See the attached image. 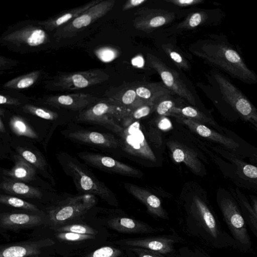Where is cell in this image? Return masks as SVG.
I'll list each match as a JSON object with an SVG mask.
<instances>
[{
	"label": "cell",
	"mask_w": 257,
	"mask_h": 257,
	"mask_svg": "<svg viewBox=\"0 0 257 257\" xmlns=\"http://www.w3.org/2000/svg\"><path fill=\"white\" fill-rule=\"evenodd\" d=\"M201 44L196 53L208 64L245 84H257L256 74L223 33L212 34Z\"/></svg>",
	"instance_id": "obj_1"
},
{
	"label": "cell",
	"mask_w": 257,
	"mask_h": 257,
	"mask_svg": "<svg viewBox=\"0 0 257 257\" xmlns=\"http://www.w3.org/2000/svg\"><path fill=\"white\" fill-rule=\"evenodd\" d=\"M210 94L224 117L241 118L257 131V108L243 92L223 73L213 69L209 73Z\"/></svg>",
	"instance_id": "obj_2"
},
{
	"label": "cell",
	"mask_w": 257,
	"mask_h": 257,
	"mask_svg": "<svg viewBox=\"0 0 257 257\" xmlns=\"http://www.w3.org/2000/svg\"><path fill=\"white\" fill-rule=\"evenodd\" d=\"M248 148V147H247ZM243 147L237 153L218 149L223 159L218 164L223 174L237 185L257 190V149Z\"/></svg>",
	"instance_id": "obj_3"
},
{
	"label": "cell",
	"mask_w": 257,
	"mask_h": 257,
	"mask_svg": "<svg viewBox=\"0 0 257 257\" xmlns=\"http://www.w3.org/2000/svg\"><path fill=\"white\" fill-rule=\"evenodd\" d=\"M56 158L64 173L72 178L76 188L81 195L98 196L109 203L113 202L112 192L85 164L63 152L57 154Z\"/></svg>",
	"instance_id": "obj_4"
},
{
	"label": "cell",
	"mask_w": 257,
	"mask_h": 257,
	"mask_svg": "<svg viewBox=\"0 0 257 257\" xmlns=\"http://www.w3.org/2000/svg\"><path fill=\"white\" fill-rule=\"evenodd\" d=\"M217 201L224 221L236 242L238 249L248 251L251 248V241L247 224L235 198L223 189L217 195Z\"/></svg>",
	"instance_id": "obj_5"
},
{
	"label": "cell",
	"mask_w": 257,
	"mask_h": 257,
	"mask_svg": "<svg viewBox=\"0 0 257 257\" xmlns=\"http://www.w3.org/2000/svg\"><path fill=\"white\" fill-rule=\"evenodd\" d=\"M131 111L110 101H101L80 111L77 120L79 122L104 126L118 135L123 128L118 125L113 118L124 119Z\"/></svg>",
	"instance_id": "obj_6"
},
{
	"label": "cell",
	"mask_w": 257,
	"mask_h": 257,
	"mask_svg": "<svg viewBox=\"0 0 257 257\" xmlns=\"http://www.w3.org/2000/svg\"><path fill=\"white\" fill-rule=\"evenodd\" d=\"M95 203L96 197L92 195L83 194L69 197L50 209V219L54 224L63 223L85 214Z\"/></svg>",
	"instance_id": "obj_7"
},
{
	"label": "cell",
	"mask_w": 257,
	"mask_h": 257,
	"mask_svg": "<svg viewBox=\"0 0 257 257\" xmlns=\"http://www.w3.org/2000/svg\"><path fill=\"white\" fill-rule=\"evenodd\" d=\"M114 0L101 1L82 13L74 20L56 30V38L71 37L104 16L114 5Z\"/></svg>",
	"instance_id": "obj_8"
},
{
	"label": "cell",
	"mask_w": 257,
	"mask_h": 257,
	"mask_svg": "<svg viewBox=\"0 0 257 257\" xmlns=\"http://www.w3.org/2000/svg\"><path fill=\"white\" fill-rule=\"evenodd\" d=\"M122 139L123 149L127 153L152 162L157 160L140 128L138 121H135L118 135Z\"/></svg>",
	"instance_id": "obj_9"
},
{
	"label": "cell",
	"mask_w": 257,
	"mask_h": 257,
	"mask_svg": "<svg viewBox=\"0 0 257 257\" xmlns=\"http://www.w3.org/2000/svg\"><path fill=\"white\" fill-rule=\"evenodd\" d=\"M109 76L100 69L72 72L57 76L54 85L64 90H76L100 84Z\"/></svg>",
	"instance_id": "obj_10"
},
{
	"label": "cell",
	"mask_w": 257,
	"mask_h": 257,
	"mask_svg": "<svg viewBox=\"0 0 257 257\" xmlns=\"http://www.w3.org/2000/svg\"><path fill=\"white\" fill-rule=\"evenodd\" d=\"M77 156L85 164L100 170L130 176H139L140 170L101 154L83 151Z\"/></svg>",
	"instance_id": "obj_11"
},
{
	"label": "cell",
	"mask_w": 257,
	"mask_h": 257,
	"mask_svg": "<svg viewBox=\"0 0 257 257\" xmlns=\"http://www.w3.org/2000/svg\"><path fill=\"white\" fill-rule=\"evenodd\" d=\"M147 59L148 64L158 72L168 89L186 99L192 104L195 105L194 96L179 77L176 72L166 66L161 60L151 54H148Z\"/></svg>",
	"instance_id": "obj_12"
},
{
	"label": "cell",
	"mask_w": 257,
	"mask_h": 257,
	"mask_svg": "<svg viewBox=\"0 0 257 257\" xmlns=\"http://www.w3.org/2000/svg\"><path fill=\"white\" fill-rule=\"evenodd\" d=\"M64 134L73 142L93 148L115 149L120 145L117 139L107 133L80 129L65 131Z\"/></svg>",
	"instance_id": "obj_13"
},
{
	"label": "cell",
	"mask_w": 257,
	"mask_h": 257,
	"mask_svg": "<svg viewBox=\"0 0 257 257\" xmlns=\"http://www.w3.org/2000/svg\"><path fill=\"white\" fill-rule=\"evenodd\" d=\"M176 118L179 122L185 124L200 136L220 145L224 149L235 153H239L243 148L239 143L233 139L229 138L227 135H223L217 131L210 128L199 121L181 116L176 117Z\"/></svg>",
	"instance_id": "obj_14"
},
{
	"label": "cell",
	"mask_w": 257,
	"mask_h": 257,
	"mask_svg": "<svg viewBox=\"0 0 257 257\" xmlns=\"http://www.w3.org/2000/svg\"><path fill=\"white\" fill-rule=\"evenodd\" d=\"M176 236H158L139 238H126L117 241L124 247H136L155 251L164 255L173 253L174 243L178 241Z\"/></svg>",
	"instance_id": "obj_15"
},
{
	"label": "cell",
	"mask_w": 257,
	"mask_h": 257,
	"mask_svg": "<svg viewBox=\"0 0 257 257\" xmlns=\"http://www.w3.org/2000/svg\"><path fill=\"white\" fill-rule=\"evenodd\" d=\"M3 40L15 45L37 47L48 42L46 32L41 28L29 25L15 30L3 37Z\"/></svg>",
	"instance_id": "obj_16"
},
{
	"label": "cell",
	"mask_w": 257,
	"mask_h": 257,
	"mask_svg": "<svg viewBox=\"0 0 257 257\" xmlns=\"http://www.w3.org/2000/svg\"><path fill=\"white\" fill-rule=\"evenodd\" d=\"M97 100V97L90 94L78 93L50 96L46 99L45 103L57 108L81 111Z\"/></svg>",
	"instance_id": "obj_17"
},
{
	"label": "cell",
	"mask_w": 257,
	"mask_h": 257,
	"mask_svg": "<svg viewBox=\"0 0 257 257\" xmlns=\"http://www.w3.org/2000/svg\"><path fill=\"white\" fill-rule=\"evenodd\" d=\"M55 242L50 238L24 241L2 245L0 257H29L38 255L43 248L51 246Z\"/></svg>",
	"instance_id": "obj_18"
},
{
	"label": "cell",
	"mask_w": 257,
	"mask_h": 257,
	"mask_svg": "<svg viewBox=\"0 0 257 257\" xmlns=\"http://www.w3.org/2000/svg\"><path fill=\"white\" fill-rule=\"evenodd\" d=\"M42 223L37 215L4 212L0 214V227L7 230H19L33 227Z\"/></svg>",
	"instance_id": "obj_19"
},
{
	"label": "cell",
	"mask_w": 257,
	"mask_h": 257,
	"mask_svg": "<svg viewBox=\"0 0 257 257\" xmlns=\"http://www.w3.org/2000/svg\"><path fill=\"white\" fill-rule=\"evenodd\" d=\"M128 191L146 206L148 211L153 215L163 219H168L162 207L160 199L148 190L132 184L125 183Z\"/></svg>",
	"instance_id": "obj_20"
},
{
	"label": "cell",
	"mask_w": 257,
	"mask_h": 257,
	"mask_svg": "<svg viewBox=\"0 0 257 257\" xmlns=\"http://www.w3.org/2000/svg\"><path fill=\"white\" fill-rule=\"evenodd\" d=\"M102 0H94L82 6L68 10L48 19L40 21L38 23L45 30L53 31L77 18L85 11L100 2Z\"/></svg>",
	"instance_id": "obj_21"
},
{
	"label": "cell",
	"mask_w": 257,
	"mask_h": 257,
	"mask_svg": "<svg viewBox=\"0 0 257 257\" xmlns=\"http://www.w3.org/2000/svg\"><path fill=\"white\" fill-rule=\"evenodd\" d=\"M173 160L177 163H184L192 171L198 173L202 170L201 163L197 154L187 147L179 143L169 141L167 143Z\"/></svg>",
	"instance_id": "obj_22"
},
{
	"label": "cell",
	"mask_w": 257,
	"mask_h": 257,
	"mask_svg": "<svg viewBox=\"0 0 257 257\" xmlns=\"http://www.w3.org/2000/svg\"><path fill=\"white\" fill-rule=\"evenodd\" d=\"M0 188L7 194L27 198L41 199L43 195L37 188L5 176H2Z\"/></svg>",
	"instance_id": "obj_23"
},
{
	"label": "cell",
	"mask_w": 257,
	"mask_h": 257,
	"mask_svg": "<svg viewBox=\"0 0 257 257\" xmlns=\"http://www.w3.org/2000/svg\"><path fill=\"white\" fill-rule=\"evenodd\" d=\"M111 228L124 233H149L158 230L145 223L127 217H117L107 221Z\"/></svg>",
	"instance_id": "obj_24"
},
{
	"label": "cell",
	"mask_w": 257,
	"mask_h": 257,
	"mask_svg": "<svg viewBox=\"0 0 257 257\" xmlns=\"http://www.w3.org/2000/svg\"><path fill=\"white\" fill-rule=\"evenodd\" d=\"M14 159L15 164L13 168L3 169L4 176L23 182L33 181L35 178L37 169L19 154L15 155Z\"/></svg>",
	"instance_id": "obj_25"
},
{
	"label": "cell",
	"mask_w": 257,
	"mask_h": 257,
	"mask_svg": "<svg viewBox=\"0 0 257 257\" xmlns=\"http://www.w3.org/2000/svg\"><path fill=\"white\" fill-rule=\"evenodd\" d=\"M170 115H173L176 117L181 116L196 120L205 125L207 124L213 127L216 131L223 135H227V133L229 132L225 128L219 125L212 117L192 106L182 108L175 106L171 112Z\"/></svg>",
	"instance_id": "obj_26"
},
{
	"label": "cell",
	"mask_w": 257,
	"mask_h": 257,
	"mask_svg": "<svg viewBox=\"0 0 257 257\" xmlns=\"http://www.w3.org/2000/svg\"><path fill=\"white\" fill-rule=\"evenodd\" d=\"M232 194L239 205L247 225L257 238V217L248 199L237 188L233 190Z\"/></svg>",
	"instance_id": "obj_27"
},
{
	"label": "cell",
	"mask_w": 257,
	"mask_h": 257,
	"mask_svg": "<svg viewBox=\"0 0 257 257\" xmlns=\"http://www.w3.org/2000/svg\"><path fill=\"white\" fill-rule=\"evenodd\" d=\"M16 150L19 155L37 170L41 171L45 177L52 178L47 172L48 164L40 152L22 147H17Z\"/></svg>",
	"instance_id": "obj_28"
},
{
	"label": "cell",
	"mask_w": 257,
	"mask_h": 257,
	"mask_svg": "<svg viewBox=\"0 0 257 257\" xmlns=\"http://www.w3.org/2000/svg\"><path fill=\"white\" fill-rule=\"evenodd\" d=\"M138 96L145 102H157L164 96L168 94L169 91L154 84L147 86L140 85L135 88Z\"/></svg>",
	"instance_id": "obj_29"
},
{
	"label": "cell",
	"mask_w": 257,
	"mask_h": 257,
	"mask_svg": "<svg viewBox=\"0 0 257 257\" xmlns=\"http://www.w3.org/2000/svg\"><path fill=\"white\" fill-rule=\"evenodd\" d=\"M41 73V70H35L19 76L6 82L4 84L3 87L9 89L28 88L36 82Z\"/></svg>",
	"instance_id": "obj_30"
},
{
	"label": "cell",
	"mask_w": 257,
	"mask_h": 257,
	"mask_svg": "<svg viewBox=\"0 0 257 257\" xmlns=\"http://www.w3.org/2000/svg\"><path fill=\"white\" fill-rule=\"evenodd\" d=\"M9 125L11 131L18 136H24L30 139H37L38 134L23 117L13 116L10 120Z\"/></svg>",
	"instance_id": "obj_31"
},
{
	"label": "cell",
	"mask_w": 257,
	"mask_h": 257,
	"mask_svg": "<svg viewBox=\"0 0 257 257\" xmlns=\"http://www.w3.org/2000/svg\"><path fill=\"white\" fill-rule=\"evenodd\" d=\"M111 102L125 107L131 111L145 103L137 95L135 89H128L122 93L119 98L110 99Z\"/></svg>",
	"instance_id": "obj_32"
},
{
	"label": "cell",
	"mask_w": 257,
	"mask_h": 257,
	"mask_svg": "<svg viewBox=\"0 0 257 257\" xmlns=\"http://www.w3.org/2000/svg\"><path fill=\"white\" fill-rule=\"evenodd\" d=\"M174 16L171 14H155L154 16L140 20L136 24V27L142 30L160 27L171 21Z\"/></svg>",
	"instance_id": "obj_33"
},
{
	"label": "cell",
	"mask_w": 257,
	"mask_h": 257,
	"mask_svg": "<svg viewBox=\"0 0 257 257\" xmlns=\"http://www.w3.org/2000/svg\"><path fill=\"white\" fill-rule=\"evenodd\" d=\"M0 202L7 206L31 211H39L38 207L33 204L22 199L11 195H1Z\"/></svg>",
	"instance_id": "obj_34"
},
{
	"label": "cell",
	"mask_w": 257,
	"mask_h": 257,
	"mask_svg": "<svg viewBox=\"0 0 257 257\" xmlns=\"http://www.w3.org/2000/svg\"><path fill=\"white\" fill-rule=\"evenodd\" d=\"M156 103L145 102L133 110L130 114L123 119V123L126 126L135 121L136 119L148 115L151 111L155 109Z\"/></svg>",
	"instance_id": "obj_35"
},
{
	"label": "cell",
	"mask_w": 257,
	"mask_h": 257,
	"mask_svg": "<svg viewBox=\"0 0 257 257\" xmlns=\"http://www.w3.org/2000/svg\"><path fill=\"white\" fill-rule=\"evenodd\" d=\"M22 108L27 113L47 120H53L58 117V114L55 111L31 104H26L22 107Z\"/></svg>",
	"instance_id": "obj_36"
},
{
	"label": "cell",
	"mask_w": 257,
	"mask_h": 257,
	"mask_svg": "<svg viewBox=\"0 0 257 257\" xmlns=\"http://www.w3.org/2000/svg\"><path fill=\"white\" fill-rule=\"evenodd\" d=\"M57 232H70L82 234L95 235L97 231L95 229L84 224H70L56 228Z\"/></svg>",
	"instance_id": "obj_37"
},
{
	"label": "cell",
	"mask_w": 257,
	"mask_h": 257,
	"mask_svg": "<svg viewBox=\"0 0 257 257\" xmlns=\"http://www.w3.org/2000/svg\"><path fill=\"white\" fill-rule=\"evenodd\" d=\"M56 237L60 240L66 241H80L95 238V235L82 234L70 232H57Z\"/></svg>",
	"instance_id": "obj_38"
},
{
	"label": "cell",
	"mask_w": 257,
	"mask_h": 257,
	"mask_svg": "<svg viewBox=\"0 0 257 257\" xmlns=\"http://www.w3.org/2000/svg\"><path fill=\"white\" fill-rule=\"evenodd\" d=\"M121 253V251L117 248L105 246L96 249L85 257H118Z\"/></svg>",
	"instance_id": "obj_39"
},
{
	"label": "cell",
	"mask_w": 257,
	"mask_h": 257,
	"mask_svg": "<svg viewBox=\"0 0 257 257\" xmlns=\"http://www.w3.org/2000/svg\"><path fill=\"white\" fill-rule=\"evenodd\" d=\"M168 95L160 99L155 107L157 113L160 115H170L171 112L175 107L174 102L167 97Z\"/></svg>",
	"instance_id": "obj_40"
},
{
	"label": "cell",
	"mask_w": 257,
	"mask_h": 257,
	"mask_svg": "<svg viewBox=\"0 0 257 257\" xmlns=\"http://www.w3.org/2000/svg\"><path fill=\"white\" fill-rule=\"evenodd\" d=\"M94 53L99 60L104 62L113 60L118 54L115 49L109 47H101L96 49Z\"/></svg>",
	"instance_id": "obj_41"
},
{
	"label": "cell",
	"mask_w": 257,
	"mask_h": 257,
	"mask_svg": "<svg viewBox=\"0 0 257 257\" xmlns=\"http://www.w3.org/2000/svg\"><path fill=\"white\" fill-rule=\"evenodd\" d=\"M136 254L137 257H165L164 254L148 249L136 247H125Z\"/></svg>",
	"instance_id": "obj_42"
},
{
	"label": "cell",
	"mask_w": 257,
	"mask_h": 257,
	"mask_svg": "<svg viewBox=\"0 0 257 257\" xmlns=\"http://www.w3.org/2000/svg\"><path fill=\"white\" fill-rule=\"evenodd\" d=\"M166 51L170 58L179 67L185 70L189 68V65L187 61L179 53L170 49L166 50Z\"/></svg>",
	"instance_id": "obj_43"
},
{
	"label": "cell",
	"mask_w": 257,
	"mask_h": 257,
	"mask_svg": "<svg viewBox=\"0 0 257 257\" xmlns=\"http://www.w3.org/2000/svg\"><path fill=\"white\" fill-rule=\"evenodd\" d=\"M167 2L172 3L179 6L186 7L201 4L204 1L203 0H170L167 1Z\"/></svg>",
	"instance_id": "obj_44"
},
{
	"label": "cell",
	"mask_w": 257,
	"mask_h": 257,
	"mask_svg": "<svg viewBox=\"0 0 257 257\" xmlns=\"http://www.w3.org/2000/svg\"><path fill=\"white\" fill-rule=\"evenodd\" d=\"M0 104L18 106L20 105L21 103L17 98L11 97L9 95L1 94Z\"/></svg>",
	"instance_id": "obj_45"
},
{
	"label": "cell",
	"mask_w": 257,
	"mask_h": 257,
	"mask_svg": "<svg viewBox=\"0 0 257 257\" xmlns=\"http://www.w3.org/2000/svg\"><path fill=\"white\" fill-rule=\"evenodd\" d=\"M18 61L10 59L5 57L1 56L0 57V67L1 69H8L10 67L16 65Z\"/></svg>",
	"instance_id": "obj_46"
},
{
	"label": "cell",
	"mask_w": 257,
	"mask_h": 257,
	"mask_svg": "<svg viewBox=\"0 0 257 257\" xmlns=\"http://www.w3.org/2000/svg\"><path fill=\"white\" fill-rule=\"evenodd\" d=\"M146 2V0H130L123 7V10H126L138 6Z\"/></svg>",
	"instance_id": "obj_47"
},
{
	"label": "cell",
	"mask_w": 257,
	"mask_h": 257,
	"mask_svg": "<svg viewBox=\"0 0 257 257\" xmlns=\"http://www.w3.org/2000/svg\"><path fill=\"white\" fill-rule=\"evenodd\" d=\"M249 201L257 217V197L254 195L249 196Z\"/></svg>",
	"instance_id": "obj_48"
},
{
	"label": "cell",
	"mask_w": 257,
	"mask_h": 257,
	"mask_svg": "<svg viewBox=\"0 0 257 257\" xmlns=\"http://www.w3.org/2000/svg\"><path fill=\"white\" fill-rule=\"evenodd\" d=\"M132 63L135 66L142 67L144 64V61L142 57H138L133 60Z\"/></svg>",
	"instance_id": "obj_49"
},
{
	"label": "cell",
	"mask_w": 257,
	"mask_h": 257,
	"mask_svg": "<svg viewBox=\"0 0 257 257\" xmlns=\"http://www.w3.org/2000/svg\"><path fill=\"white\" fill-rule=\"evenodd\" d=\"M6 127L4 124V123L2 120V117H0V131L1 133H5L6 132Z\"/></svg>",
	"instance_id": "obj_50"
},
{
	"label": "cell",
	"mask_w": 257,
	"mask_h": 257,
	"mask_svg": "<svg viewBox=\"0 0 257 257\" xmlns=\"http://www.w3.org/2000/svg\"><path fill=\"white\" fill-rule=\"evenodd\" d=\"M193 257H211L207 254L203 252H199L195 255V256H193Z\"/></svg>",
	"instance_id": "obj_51"
},
{
	"label": "cell",
	"mask_w": 257,
	"mask_h": 257,
	"mask_svg": "<svg viewBox=\"0 0 257 257\" xmlns=\"http://www.w3.org/2000/svg\"><path fill=\"white\" fill-rule=\"evenodd\" d=\"M29 257H39V256H38V255H35V256H29Z\"/></svg>",
	"instance_id": "obj_52"
}]
</instances>
